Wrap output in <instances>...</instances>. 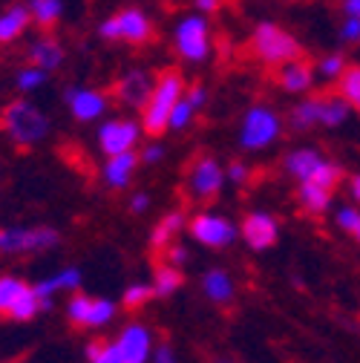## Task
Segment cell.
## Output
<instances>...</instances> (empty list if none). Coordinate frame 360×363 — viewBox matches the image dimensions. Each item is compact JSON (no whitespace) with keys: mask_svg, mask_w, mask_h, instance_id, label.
I'll return each instance as SVG.
<instances>
[{"mask_svg":"<svg viewBox=\"0 0 360 363\" xmlns=\"http://www.w3.org/2000/svg\"><path fill=\"white\" fill-rule=\"evenodd\" d=\"M182 89H185V81H182V72L179 69H164L159 75V84L153 86V93L147 99V104L142 107L145 118V133L147 135H162L167 121H170V110L176 107V101L182 99Z\"/></svg>","mask_w":360,"mask_h":363,"instance_id":"obj_1","label":"cell"},{"mask_svg":"<svg viewBox=\"0 0 360 363\" xmlns=\"http://www.w3.org/2000/svg\"><path fill=\"white\" fill-rule=\"evenodd\" d=\"M248 52L265 64H288L303 58V47L294 40V35H288L286 29L274 26V23H259L248 40Z\"/></svg>","mask_w":360,"mask_h":363,"instance_id":"obj_2","label":"cell"},{"mask_svg":"<svg viewBox=\"0 0 360 363\" xmlns=\"http://www.w3.org/2000/svg\"><path fill=\"white\" fill-rule=\"evenodd\" d=\"M6 127H9V135L21 145V147H29L35 142H40L43 135L50 130V121L38 107L26 104V101H12L6 107Z\"/></svg>","mask_w":360,"mask_h":363,"instance_id":"obj_3","label":"cell"},{"mask_svg":"<svg viewBox=\"0 0 360 363\" xmlns=\"http://www.w3.org/2000/svg\"><path fill=\"white\" fill-rule=\"evenodd\" d=\"M280 133V121L268 107H251L242 124V145L248 150H259L268 142H274Z\"/></svg>","mask_w":360,"mask_h":363,"instance_id":"obj_4","label":"cell"},{"mask_svg":"<svg viewBox=\"0 0 360 363\" xmlns=\"http://www.w3.org/2000/svg\"><path fill=\"white\" fill-rule=\"evenodd\" d=\"M58 242V234L50 228H9V231H0V251L4 254H21V251H43V248H52Z\"/></svg>","mask_w":360,"mask_h":363,"instance_id":"obj_5","label":"cell"},{"mask_svg":"<svg viewBox=\"0 0 360 363\" xmlns=\"http://www.w3.org/2000/svg\"><path fill=\"white\" fill-rule=\"evenodd\" d=\"M188 188H191V194L196 199H205V202L219 194V188H222V170H219L216 159L199 156L191 164V170H188Z\"/></svg>","mask_w":360,"mask_h":363,"instance_id":"obj_6","label":"cell"},{"mask_svg":"<svg viewBox=\"0 0 360 363\" xmlns=\"http://www.w3.org/2000/svg\"><path fill=\"white\" fill-rule=\"evenodd\" d=\"M208 26L202 18H185L176 29V50L182 52L188 61H202L208 55Z\"/></svg>","mask_w":360,"mask_h":363,"instance_id":"obj_7","label":"cell"},{"mask_svg":"<svg viewBox=\"0 0 360 363\" xmlns=\"http://www.w3.org/2000/svg\"><path fill=\"white\" fill-rule=\"evenodd\" d=\"M191 234H193V240H199V242H205L210 248H225V245H231L234 237H237L234 225L228 219L208 216V213H202V216H196L191 222Z\"/></svg>","mask_w":360,"mask_h":363,"instance_id":"obj_8","label":"cell"},{"mask_svg":"<svg viewBox=\"0 0 360 363\" xmlns=\"http://www.w3.org/2000/svg\"><path fill=\"white\" fill-rule=\"evenodd\" d=\"M116 306L110 300H89L84 294H75L69 300V320L72 326H101L113 320Z\"/></svg>","mask_w":360,"mask_h":363,"instance_id":"obj_9","label":"cell"},{"mask_svg":"<svg viewBox=\"0 0 360 363\" xmlns=\"http://www.w3.org/2000/svg\"><path fill=\"white\" fill-rule=\"evenodd\" d=\"M150 93H153V81H150L147 72H139V69H136V72H127V75L113 86L116 101H121V104H127V107H136V110H142V107L147 104Z\"/></svg>","mask_w":360,"mask_h":363,"instance_id":"obj_10","label":"cell"},{"mask_svg":"<svg viewBox=\"0 0 360 363\" xmlns=\"http://www.w3.org/2000/svg\"><path fill=\"white\" fill-rule=\"evenodd\" d=\"M139 142V127L133 121H110L101 127V150L107 156H116V153H124V150H133V145Z\"/></svg>","mask_w":360,"mask_h":363,"instance_id":"obj_11","label":"cell"},{"mask_svg":"<svg viewBox=\"0 0 360 363\" xmlns=\"http://www.w3.org/2000/svg\"><path fill=\"white\" fill-rule=\"evenodd\" d=\"M116 21H118V38H124L127 43H133V47H142V43L153 40V26L145 18V12L124 9V12L116 15Z\"/></svg>","mask_w":360,"mask_h":363,"instance_id":"obj_12","label":"cell"},{"mask_svg":"<svg viewBox=\"0 0 360 363\" xmlns=\"http://www.w3.org/2000/svg\"><path fill=\"white\" fill-rule=\"evenodd\" d=\"M242 237L248 240L251 248L262 251V248H271L277 242V222L268 216V213H251L242 225Z\"/></svg>","mask_w":360,"mask_h":363,"instance_id":"obj_13","label":"cell"},{"mask_svg":"<svg viewBox=\"0 0 360 363\" xmlns=\"http://www.w3.org/2000/svg\"><path fill=\"white\" fill-rule=\"evenodd\" d=\"M118 352H121V363H145L150 354V332L145 326L124 329L118 340Z\"/></svg>","mask_w":360,"mask_h":363,"instance_id":"obj_14","label":"cell"},{"mask_svg":"<svg viewBox=\"0 0 360 363\" xmlns=\"http://www.w3.org/2000/svg\"><path fill=\"white\" fill-rule=\"evenodd\" d=\"M69 104H72V116L78 121H93L104 113L107 107V99L101 93H89V89H72V93H67Z\"/></svg>","mask_w":360,"mask_h":363,"instance_id":"obj_15","label":"cell"},{"mask_svg":"<svg viewBox=\"0 0 360 363\" xmlns=\"http://www.w3.org/2000/svg\"><path fill=\"white\" fill-rule=\"evenodd\" d=\"M274 81L291 93H300V89H308L311 86V67L305 58H297V61H288V64H280V69L274 72Z\"/></svg>","mask_w":360,"mask_h":363,"instance_id":"obj_16","label":"cell"},{"mask_svg":"<svg viewBox=\"0 0 360 363\" xmlns=\"http://www.w3.org/2000/svg\"><path fill=\"white\" fill-rule=\"evenodd\" d=\"M136 162H139V156L133 153V150L116 153V156L107 162V167H104L107 185H113V188H124L127 182H130V176H133V170H136Z\"/></svg>","mask_w":360,"mask_h":363,"instance_id":"obj_17","label":"cell"},{"mask_svg":"<svg viewBox=\"0 0 360 363\" xmlns=\"http://www.w3.org/2000/svg\"><path fill=\"white\" fill-rule=\"evenodd\" d=\"M29 21H32V12H29V9H23V6H12V9H6L4 15H0V43L15 40V38L26 29Z\"/></svg>","mask_w":360,"mask_h":363,"instance_id":"obj_18","label":"cell"},{"mask_svg":"<svg viewBox=\"0 0 360 363\" xmlns=\"http://www.w3.org/2000/svg\"><path fill=\"white\" fill-rule=\"evenodd\" d=\"M78 283H81V274H78L75 268H67V271H61L58 277L38 283V286H35V294H38V300H40V308L50 306V294H52V291H58V289H78Z\"/></svg>","mask_w":360,"mask_h":363,"instance_id":"obj_19","label":"cell"},{"mask_svg":"<svg viewBox=\"0 0 360 363\" xmlns=\"http://www.w3.org/2000/svg\"><path fill=\"white\" fill-rule=\"evenodd\" d=\"M205 294H208L213 303H228V300L234 297V283H231V277L225 274V271H219V268L208 271V274H205Z\"/></svg>","mask_w":360,"mask_h":363,"instance_id":"obj_20","label":"cell"},{"mask_svg":"<svg viewBox=\"0 0 360 363\" xmlns=\"http://www.w3.org/2000/svg\"><path fill=\"white\" fill-rule=\"evenodd\" d=\"M61 58H64V52H61V47L52 38H43L40 43H35L32 52H29V61L35 67H40V69H55L61 64Z\"/></svg>","mask_w":360,"mask_h":363,"instance_id":"obj_21","label":"cell"},{"mask_svg":"<svg viewBox=\"0 0 360 363\" xmlns=\"http://www.w3.org/2000/svg\"><path fill=\"white\" fill-rule=\"evenodd\" d=\"M337 93L349 107L360 110V67H343L340 81H337Z\"/></svg>","mask_w":360,"mask_h":363,"instance_id":"obj_22","label":"cell"},{"mask_svg":"<svg viewBox=\"0 0 360 363\" xmlns=\"http://www.w3.org/2000/svg\"><path fill=\"white\" fill-rule=\"evenodd\" d=\"M320 164H323V159L314 153V150H297V153L288 156V162H286L288 173H294L300 182H308V179L314 176V170H317Z\"/></svg>","mask_w":360,"mask_h":363,"instance_id":"obj_23","label":"cell"},{"mask_svg":"<svg viewBox=\"0 0 360 363\" xmlns=\"http://www.w3.org/2000/svg\"><path fill=\"white\" fill-rule=\"evenodd\" d=\"M349 116V104L340 101V99H317V124H326V127H334L340 124L343 118Z\"/></svg>","mask_w":360,"mask_h":363,"instance_id":"obj_24","label":"cell"},{"mask_svg":"<svg viewBox=\"0 0 360 363\" xmlns=\"http://www.w3.org/2000/svg\"><path fill=\"white\" fill-rule=\"evenodd\" d=\"M182 225H185V216H182V213H170V216H164V219L156 225L153 237H150L153 248H156V251H162L164 245H170V240L179 234V228H182Z\"/></svg>","mask_w":360,"mask_h":363,"instance_id":"obj_25","label":"cell"},{"mask_svg":"<svg viewBox=\"0 0 360 363\" xmlns=\"http://www.w3.org/2000/svg\"><path fill=\"white\" fill-rule=\"evenodd\" d=\"M329 199H332V191L320 188V185H314V182H303V188H300V202L314 211V213H323L329 208Z\"/></svg>","mask_w":360,"mask_h":363,"instance_id":"obj_26","label":"cell"},{"mask_svg":"<svg viewBox=\"0 0 360 363\" xmlns=\"http://www.w3.org/2000/svg\"><path fill=\"white\" fill-rule=\"evenodd\" d=\"M32 18L40 29H52L61 15V0H32Z\"/></svg>","mask_w":360,"mask_h":363,"instance_id":"obj_27","label":"cell"},{"mask_svg":"<svg viewBox=\"0 0 360 363\" xmlns=\"http://www.w3.org/2000/svg\"><path fill=\"white\" fill-rule=\"evenodd\" d=\"M26 289H29V286L21 283V280H15V277H0V314L9 317V311L15 308V303L21 300V294H23Z\"/></svg>","mask_w":360,"mask_h":363,"instance_id":"obj_28","label":"cell"},{"mask_svg":"<svg viewBox=\"0 0 360 363\" xmlns=\"http://www.w3.org/2000/svg\"><path fill=\"white\" fill-rule=\"evenodd\" d=\"M179 286H182V274H179V268H176V265L164 262V265L156 268V289H153L156 294L167 297V294H173Z\"/></svg>","mask_w":360,"mask_h":363,"instance_id":"obj_29","label":"cell"},{"mask_svg":"<svg viewBox=\"0 0 360 363\" xmlns=\"http://www.w3.org/2000/svg\"><path fill=\"white\" fill-rule=\"evenodd\" d=\"M38 308H40V300H38L35 289H26L21 294V300L15 303V308L9 311V317H15V320H29V317H35Z\"/></svg>","mask_w":360,"mask_h":363,"instance_id":"obj_30","label":"cell"},{"mask_svg":"<svg viewBox=\"0 0 360 363\" xmlns=\"http://www.w3.org/2000/svg\"><path fill=\"white\" fill-rule=\"evenodd\" d=\"M340 167L337 164H332V162H323L317 170H314V176L308 179V182H314V185H320V188H326V191H334L337 188V182H340Z\"/></svg>","mask_w":360,"mask_h":363,"instance_id":"obj_31","label":"cell"},{"mask_svg":"<svg viewBox=\"0 0 360 363\" xmlns=\"http://www.w3.org/2000/svg\"><path fill=\"white\" fill-rule=\"evenodd\" d=\"M86 354H89V360H93V363H121L118 346H110V343H104V340L89 343Z\"/></svg>","mask_w":360,"mask_h":363,"instance_id":"obj_32","label":"cell"},{"mask_svg":"<svg viewBox=\"0 0 360 363\" xmlns=\"http://www.w3.org/2000/svg\"><path fill=\"white\" fill-rule=\"evenodd\" d=\"M311 124H317V99H311V101L294 107V113H291V127L305 130Z\"/></svg>","mask_w":360,"mask_h":363,"instance_id":"obj_33","label":"cell"},{"mask_svg":"<svg viewBox=\"0 0 360 363\" xmlns=\"http://www.w3.org/2000/svg\"><path fill=\"white\" fill-rule=\"evenodd\" d=\"M150 289L147 286H133L127 294H124V308H130V311H136V308H142L147 300H150Z\"/></svg>","mask_w":360,"mask_h":363,"instance_id":"obj_34","label":"cell"},{"mask_svg":"<svg viewBox=\"0 0 360 363\" xmlns=\"http://www.w3.org/2000/svg\"><path fill=\"white\" fill-rule=\"evenodd\" d=\"M191 113H193V107L188 104V101H176V107L170 110V127H185L188 124V118H191Z\"/></svg>","mask_w":360,"mask_h":363,"instance_id":"obj_35","label":"cell"},{"mask_svg":"<svg viewBox=\"0 0 360 363\" xmlns=\"http://www.w3.org/2000/svg\"><path fill=\"white\" fill-rule=\"evenodd\" d=\"M43 69H26V72H21V78H18V84H21V89H35L38 84H43Z\"/></svg>","mask_w":360,"mask_h":363,"instance_id":"obj_36","label":"cell"},{"mask_svg":"<svg viewBox=\"0 0 360 363\" xmlns=\"http://www.w3.org/2000/svg\"><path fill=\"white\" fill-rule=\"evenodd\" d=\"M162 251H164V257H167L170 265H182V262L188 259V251H185L182 245H164Z\"/></svg>","mask_w":360,"mask_h":363,"instance_id":"obj_37","label":"cell"},{"mask_svg":"<svg viewBox=\"0 0 360 363\" xmlns=\"http://www.w3.org/2000/svg\"><path fill=\"white\" fill-rule=\"evenodd\" d=\"M320 69H323V75L334 78V75H340V72H343V58H340V55H329V58L320 64Z\"/></svg>","mask_w":360,"mask_h":363,"instance_id":"obj_38","label":"cell"},{"mask_svg":"<svg viewBox=\"0 0 360 363\" xmlns=\"http://www.w3.org/2000/svg\"><path fill=\"white\" fill-rule=\"evenodd\" d=\"M337 222L343 225L346 231H354V225L360 222V213H357V211H351V208H343V211L337 213Z\"/></svg>","mask_w":360,"mask_h":363,"instance_id":"obj_39","label":"cell"},{"mask_svg":"<svg viewBox=\"0 0 360 363\" xmlns=\"http://www.w3.org/2000/svg\"><path fill=\"white\" fill-rule=\"evenodd\" d=\"M357 38H360V21L349 18L346 26H343V40H357Z\"/></svg>","mask_w":360,"mask_h":363,"instance_id":"obj_40","label":"cell"},{"mask_svg":"<svg viewBox=\"0 0 360 363\" xmlns=\"http://www.w3.org/2000/svg\"><path fill=\"white\" fill-rule=\"evenodd\" d=\"M205 101V89H202V84H193L191 89H188V104L191 107H199Z\"/></svg>","mask_w":360,"mask_h":363,"instance_id":"obj_41","label":"cell"},{"mask_svg":"<svg viewBox=\"0 0 360 363\" xmlns=\"http://www.w3.org/2000/svg\"><path fill=\"white\" fill-rule=\"evenodd\" d=\"M101 35H104V38H110V40H116V38H118V21H116V15L101 26Z\"/></svg>","mask_w":360,"mask_h":363,"instance_id":"obj_42","label":"cell"},{"mask_svg":"<svg viewBox=\"0 0 360 363\" xmlns=\"http://www.w3.org/2000/svg\"><path fill=\"white\" fill-rule=\"evenodd\" d=\"M196 6H199L202 12H219L222 0H196Z\"/></svg>","mask_w":360,"mask_h":363,"instance_id":"obj_43","label":"cell"},{"mask_svg":"<svg viewBox=\"0 0 360 363\" xmlns=\"http://www.w3.org/2000/svg\"><path fill=\"white\" fill-rule=\"evenodd\" d=\"M156 363H176L170 346H159V352H156Z\"/></svg>","mask_w":360,"mask_h":363,"instance_id":"obj_44","label":"cell"},{"mask_svg":"<svg viewBox=\"0 0 360 363\" xmlns=\"http://www.w3.org/2000/svg\"><path fill=\"white\" fill-rule=\"evenodd\" d=\"M228 173H231V179H234V182H245V176H248V170H245L242 164H237V162L231 164V170H228Z\"/></svg>","mask_w":360,"mask_h":363,"instance_id":"obj_45","label":"cell"},{"mask_svg":"<svg viewBox=\"0 0 360 363\" xmlns=\"http://www.w3.org/2000/svg\"><path fill=\"white\" fill-rule=\"evenodd\" d=\"M346 12H349V18L360 21V0H346Z\"/></svg>","mask_w":360,"mask_h":363,"instance_id":"obj_46","label":"cell"},{"mask_svg":"<svg viewBox=\"0 0 360 363\" xmlns=\"http://www.w3.org/2000/svg\"><path fill=\"white\" fill-rule=\"evenodd\" d=\"M147 202H150V199H147V196H145V194H139V196H136V199H133V211H136V213H142V211H145V208H147Z\"/></svg>","mask_w":360,"mask_h":363,"instance_id":"obj_47","label":"cell"},{"mask_svg":"<svg viewBox=\"0 0 360 363\" xmlns=\"http://www.w3.org/2000/svg\"><path fill=\"white\" fill-rule=\"evenodd\" d=\"M159 156H162V147H150V150H145V162H159Z\"/></svg>","mask_w":360,"mask_h":363,"instance_id":"obj_48","label":"cell"},{"mask_svg":"<svg viewBox=\"0 0 360 363\" xmlns=\"http://www.w3.org/2000/svg\"><path fill=\"white\" fill-rule=\"evenodd\" d=\"M351 194H354V199L360 202V176H357V179L351 182Z\"/></svg>","mask_w":360,"mask_h":363,"instance_id":"obj_49","label":"cell"},{"mask_svg":"<svg viewBox=\"0 0 360 363\" xmlns=\"http://www.w3.org/2000/svg\"><path fill=\"white\" fill-rule=\"evenodd\" d=\"M351 234H354V237H357V240H360V222H357V225H354V231H351Z\"/></svg>","mask_w":360,"mask_h":363,"instance_id":"obj_50","label":"cell"},{"mask_svg":"<svg viewBox=\"0 0 360 363\" xmlns=\"http://www.w3.org/2000/svg\"><path fill=\"white\" fill-rule=\"evenodd\" d=\"M228 4H237V0H228Z\"/></svg>","mask_w":360,"mask_h":363,"instance_id":"obj_51","label":"cell"}]
</instances>
